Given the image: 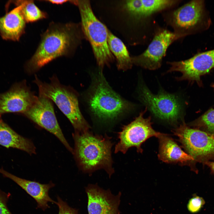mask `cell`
<instances>
[{"label":"cell","instance_id":"1","mask_svg":"<svg viewBox=\"0 0 214 214\" xmlns=\"http://www.w3.org/2000/svg\"><path fill=\"white\" fill-rule=\"evenodd\" d=\"M79 26L71 22L51 23L41 35L35 52L25 64L26 72L34 73L58 58L72 55L81 38Z\"/></svg>","mask_w":214,"mask_h":214},{"label":"cell","instance_id":"2","mask_svg":"<svg viewBox=\"0 0 214 214\" xmlns=\"http://www.w3.org/2000/svg\"><path fill=\"white\" fill-rule=\"evenodd\" d=\"M73 155L80 169L89 174L103 169L110 177L114 172L111 149L113 143L107 136L94 135L88 131L73 134Z\"/></svg>","mask_w":214,"mask_h":214},{"label":"cell","instance_id":"3","mask_svg":"<svg viewBox=\"0 0 214 214\" xmlns=\"http://www.w3.org/2000/svg\"><path fill=\"white\" fill-rule=\"evenodd\" d=\"M92 74V83L86 96L91 113L103 121H112L131 111L134 105L111 87L99 68Z\"/></svg>","mask_w":214,"mask_h":214},{"label":"cell","instance_id":"4","mask_svg":"<svg viewBox=\"0 0 214 214\" xmlns=\"http://www.w3.org/2000/svg\"><path fill=\"white\" fill-rule=\"evenodd\" d=\"M50 81L49 83L43 82L35 75L34 82L38 87L39 94L56 104L70 122L75 132L89 131L90 127L80 111L76 92L70 86L61 84L55 76L50 78Z\"/></svg>","mask_w":214,"mask_h":214},{"label":"cell","instance_id":"5","mask_svg":"<svg viewBox=\"0 0 214 214\" xmlns=\"http://www.w3.org/2000/svg\"><path fill=\"white\" fill-rule=\"evenodd\" d=\"M77 5L81 19V28L92 48L97 64L102 69L114 60L108 42V30L96 17L88 0H73Z\"/></svg>","mask_w":214,"mask_h":214},{"label":"cell","instance_id":"6","mask_svg":"<svg viewBox=\"0 0 214 214\" xmlns=\"http://www.w3.org/2000/svg\"><path fill=\"white\" fill-rule=\"evenodd\" d=\"M173 133L186 152L193 158L195 168L196 163L204 165L208 161H214V136L191 128L184 121L174 130Z\"/></svg>","mask_w":214,"mask_h":214},{"label":"cell","instance_id":"7","mask_svg":"<svg viewBox=\"0 0 214 214\" xmlns=\"http://www.w3.org/2000/svg\"><path fill=\"white\" fill-rule=\"evenodd\" d=\"M138 90L140 100L155 116L174 123L181 118L182 105L176 95L161 91L154 94L141 83Z\"/></svg>","mask_w":214,"mask_h":214},{"label":"cell","instance_id":"8","mask_svg":"<svg viewBox=\"0 0 214 214\" xmlns=\"http://www.w3.org/2000/svg\"><path fill=\"white\" fill-rule=\"evenodd\" d=\"M147 108L131 123L124 126L118 133L119 141L115 147L114 152L125 154L132 147L137 149L138 152L142 153V144L153 136L158 137L161 133L155 131L152 126L150 117L144 118Z\"/></svg>","mask_w":214,"mask_h":214},{"label":"cell","instance_id":"9","mask_svg":"<svg viewBox=\"0 0 214 214\" xmlns=\"http://www.w3.org/2000/svg\"><path fill=\"white\" fill-rule=\"evenodd\" d=\"M172 20L177 28L190 33L205 31L211 23L202 0L191 1L175 10Z\"/></svg>","mask_w":214,"mask_h":214},{"label":"cell","instance_id":"10","mask_svg":"<svg viewBox=\"0 0 214 214\" xmlns=\"http://www.w3.org/2000/svg\"><path fill=\"white\" fill-rule=\"evenodd\" d=\"M52 102L47 97L39 94L34 103L23 114L54 135L73 154V150L65 139L60 127Z\"/></svg>","mask_w":214,"mask_h":214},{"label":"cell","instance_id":"11","mask_svg":"<svg viewBox=\"0 0 214 214\" xmlns=\"http://www.w3.org/2000/svg\"><path fill=\"white\" fill-rule=\"evenodd\" d=\"M169 64L170 67L167 72L178 71L182 74L181 76L177 78L178 80L195 82L200 86L201 77L214 68V49L198 53L185 60Z\"/></svg>","mask_w":214,"mask_h":214},{"label":"cell","instance_id":"12","mask_svg":"<svg viewBox=\"0 0 214 214\" xmlns=\"http://www.w3.org/2000/svg\"><path fill=\"white\" fill-rule=\"evenodd\" d=\"M181 36L166 30L159 32L143 53L131 58L133 64L150 70L158 69L161 66L168 47Z\"/></svg>","mask_w":214,"mask_h":214},{"label":"cell","instance_id":"13","mask_svg":"<svg viewBox=\"0 0 214 214\" xmlns=\"http://www.w3.org/2000/svg\"><path fill=\"white\" fill-rule=\"evenodd\" d=\"M37 97L27 86L26 81L15 83L7 91L0 93V117L7 113L23 114Z\"/></svg>","mask_w":214,"mask_h":214},{"label":"cell","instance_id":"14","mask_svg":"<svg viewBox=\"0 0 214 214\" xmlns=\"http://www.w3.org/2000/svg\"><path fill=\"white\" fill-rule=\"evenodd\" d=\"M88 198V214H120L119 207L121 193L113 194L97 184H89L85 188Z\"/></svg>","mask_w":214,"mask_h":214},{"label":"cell","instance_id":"15","mask_svg":"<svg viewBox=\"0 0 214 214\" xmlns=\"http://www.w3.org/2000/svg\"><path fill=\"white\" fill-rule=\"evenodd\" d=\"M0 173L4 177L8 178L17 184L32 197L37 203V208L45 211L49 208L48 203L56 204V202L52 199L49 195V191L55 186L51 181L43 184L18 177L0 168Z\"/></svg>","mask_w":214,"mask_h":214},{"label":"cell","instance_id":"16","mask_svg":"<svg viewBox=\"0 0 214 214\" xmlns=\"http://www.w3.org/2000/svg\"><path fill=\"white\" fill-rule=\"evenodd\" d=\"M159 142V159L168 163H178L187 165L196 173L197 169L193 166V158L181 148L167 134L161 133L157 137Z\"/></svg>","mask_w":214,"mask_h":214},{"label":"cell","instance_id":"17","mask_svg":"<svg viewBox=\"0 0 214 214\" xmlns=\"http://www.w3.org/2000/svg\"><path fill=\"white\" fill-rule=\"evenodd\" d=\"M0 17V34L6 40L18 41L24 33L26 23L22 15L21 5Z\"/></svg>","mask_w":214,"mask_h":214},{"label":"cell","instance_id":"18","mask_svg":"<svg viewBox=\"0 0 214 214\" xmlns=\"http://www.w3.org/2000/svg\"><path fill=\"white\" fill-rule=\"evenodd\" d=\"M176 1L168 0H127L124 3L123 8L131 16L141 18L170 7L175 4Z\"/></svg>","mask_w":214,"mask_h":214},{"label":"cell","instance_id":"19","mask_svg":"<svg viewBox=\"0 0 214 214\" xmlns=\"http://www.w3.org/2000/svg\"><path fill=\"white\" fill-rule=\"evenodd\" d=\"M0 145L26 152L30 155L36 153V148L30 139L24 138L13 130L0 117Z\"/></svg>","mask_w":214,"mask_h":214},{"label":"cell","instance_id":"20","mask_svg":"<svg viewBox=\"0 0 214 214\" xmlns=\"http://www.w3.org/2000/svg\"><path fill=\"white\" fill-rule=\"evenodd\" d=\"M108 42L110 51L116 58L118 69L123 70L130 69L133 63L126 47L119 39L109 30Z\"/></svg>","mask_w":214,"mask_h":214},{"label":"cell","instance_id":"21","mask_svg":"<svg viewBox=\"0 0 214 214\" xmlns=\"http://www.w3.org/2000/svg\"><path fill=\"white\" fill-rule=\"evenodd\" d=\"M14 3L21 5L22 13L26 22H34L47 17L46 13L41 10L33 0H18Z\"/></svg>","mask_w":214,"mask_h":214},{"label":"cell","instance_id":"22","mask_svg":"<svg viewBox=\"0 0 214 214\" xmlns=\"http://www.w3.org/2000/svg\"><path fill=\"white\" fill-rule=\"evenodd\" d=\"M214 136V109L211 108L201 116L188 124Z\"/></svg>","mask_w":214,"mask_h":214},{"label":"cell","instance_id":"23","mask_svg":"<svg viewBox=\"0 0 214 214\" xmlns=\"http://www.w3.org/2000/svg\"><path fill=\"white\" fill-rule=\"evenodd\" d=\"M205 203L203 198L194 193L188 201L187 208L188 211L192 213L199 212Z\"/></svg>","mask_w":214,"mask_h":214},{"label":"cell","instance_id":"24","mask_svg":"<svg viewBox=\"0 0 214 214\" xmlns=\"http://www.w3.org/2000/svg\"><path fill=\"white\" fill-rule=\"evenodd\" d=\"M56 204L59 208L58 214H78V210L70 206L59 196L57 197Z\"/></svg>","mask_w":214,"mask_h":214},{"label":"cell","instance_id":"25","mask_svg":"<svg viewBox=\"0 0 214 214\" xmlns=\"http://www.w3.org/2000/svg\"><path fill=\"white\" fill-rule=\"evenodd\" d=\"M7 197L0 192V214H12L7 207Z\"/></svg>","mask_w":214,"mask_h":214},{"label":"cell","instance_id":"26","mask_svg":"<svg viewBox=\"0 0 214 214\" xmlns=\"http://www.w3.org/2000/svg\"><path fill=\"white\" fill-rule=\"evenodd\" d=\"M45 1L48 2L53 4H62L64 3L67 2H70V0H45Z\"/></svg>","mask_w":214,"mask_h":214},{"label":"cell","instance_id":"27","mask_svg":"<svg viewBox=\"0 0 214 214\" xmlns=\"http://www.w3.org/2000/svg\"><path fill=\"white\" fill-rule=\"evenodd\" d=\"M204 165H206L210 169L211 172L214 174V161H209L205 162Z\"/></svg>","mask_w":214,"mask_h":214},{"label":"cell","instance_id":"28","mask_svg":"<svg viewBox=\"0 0 214 214\" xmlns=\"http://www.w3.org/2000/svg\"><path fill=\"white\" fill-rule=\"evenodd\" d=\"M211 86L213 88V90H214V83L212 84H211Z\"/></svg>","mask_w":214,"mask_h":214}]
</instances>
